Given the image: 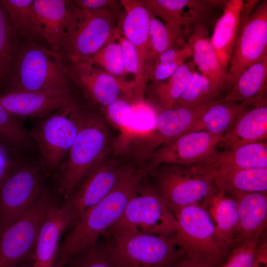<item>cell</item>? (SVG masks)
Instances as JSON below:
<instances>
[{"label":"cell","mask_w":267,"mask_h":267,"mask_svg":"<svg viewBox=\"0 0 267 267\" xmlns=\"http://www.w3.org/2000/svg\"><path fill=\"white\" fill-rule=\"evenodd\" d=\"M148 172L147 168L129 166L115 187L73 226L60 246L56 265L64 267L73 255L106 232L121 217Z\"/></svg>","instance_id":"cell-1"},{"label":"cell","mask_w":267,"mask_h":267,"mask_svg":"<svg viewBox=\"0 0 267 267\" xmlns=\"http://www.w3.org/2000/svg\"><path fill=\"white\" fill-rule=\"evenodd\" d=\"M110 149V135L104 120L82 109L77 134L59 169L58 193L66 198Z\"/></svg>","instance_id":"cell-2"},{"label":"cell","mask_w":267,"mask_h":267,"mask_svg":"<svg viewBox=\"0 0 267 267\" xmlns=\"http://www.w3.org/2000/svg\"><path fill=\"white\" fill-rule=\"evenodd\" d=\"M104 244L116 267H172L186 257L171 236L108 230Z\"/></svg>","instance_id":"cell-3"},{"label":"cell","mask_w":267,"mask_h":267,"mask_svg":"<svg viewBox=\"0 0 267 267\" xmlns=\"http://www.w3.org/2000/svg\"><path fill=\"white\" fill-rule=\"evenodd\" d=\"M150 171L154 174L153 185L174 214L193 205L207 210L219 192L212 172H202L194 165L161 164Z\"/></svg>","instance_id":"cell-4"},{"label":"cell","mask_w":267,"mask_h":267,"mask_svg":"<svg viewBox=\"0 0 267 267\" xmlns=\"http://www.w3.org/2000/svg\"><path fill=\"white\" fill-rule=\"evenodd\" d=\"M174 215L178 226L171 237L186 258L215 267L225 260L229 251L218 237L207 209L193 205L179 209Z\"/></svg>","instance_id":"cell-5"},{"label":"cell","mask_w":267,"mask_h":267,"mask_svg":"<svg viewBox=\"0 0 267 267\" xmlns=\"http://www.w3.org/2000/svg\"><path fill=\"white\" fill-rule=\"evenodd\" d=\"M60 52L35 43L20 48L7 91H69L71 82Z\"/></svg>","instance_id":"cell-6"},{"label":"cell","mask_w":267,"mask_h":267,"mask_svg":"<svg viewBox=\"0 0 267 267\" xmlns=\"http://www.w3.org/2000/svg\"><path fill=\"white\" fill-rule=\"evenodd\" d=\"M82 109L75 101L42 118L29 132L41 172L53 173L64 161L77 134Z\"/></svg>","instance_id":"cell-7"},{"label":"cell","mask_w":267,"mask_h":267,"mask_svg":"<svg viewBox=\"0 0 267 267\" xmlns=\"http://www.w3.org/2000/svg\"><path fill=\"white\" fill-rule=\"evenodd\" d=\"M178 226L174 214L154 185L144 178L121 217L108 230L172 236Z\"/></svg>","instance_id":"cell-8"},{"label":"cell","mask_w":267,"mask_h":267,"mask_svg":"<svg viewBox=\"0 0 267 267\" xmlns=\"http://www.w3.org/2000/svg\"><path fill=\"white\" fill-rule=\"evenodd\" d=\"M266 57L267 1L244 2L241 22L227 68L230 87L244 70Z\"/></svg>","instance_id":"cell-9"},{"label":"cell","mask_w":267,"mask_h":267,"mask_svg":"<svg viewBox=\"0 0 267 267\" xmlns=\"http://www.w3.org/2000/svg\"><path fill=\"white\" fill-rule=\"evenodd\" d=\"M117 8H79L77 23L60 52L70 65L88 61L108 41L117 26Z\"/></svg>","instance_id":"cell-10"},{"label":"cell","mask_w":267,"mask_h":267,"mask_svg":"<svg viewBox=\"0 0 267 267\" xmlns=\"http://www.w3.org/2000/svg\"><path fill=\"white\" fill-rule=\"evenodd\" d=\"M38 166L19 160L0 188V234L25 213L46 187Z\"/></svg>","instance_id":"cell-11"},{"label":"cell","mask_w":267,"mask_h":267,"mask_svg":"<svg viewBox=\"0 0 267 267\" xmlns=\"http://www.w3.org/2000/svg\"><path fill=\"white\" fill-rule=\"evenodd\" d=\"M52 199L46 187L34 204L0 234V267H21L31 259L40 226Z\"/></svg>","instance_id":"cell-12"},{"label":"cell","mask_w":267,"mask_h":267,"mask_svg":"<svg viewBox=\"0 0 267 267\" xmlns=\"http://www.w3.org/2000/svg\"><path fill=\"white\" fill-rule=\"evenodd\" d=\"M129 166L105 158L93 167L61 206L70 226L115 187Z\"/></svg>","instance_id":"cell-13"},{"label":"cell","mask_w":267,"mask_h":267,"mask_svg":"<svg viewBox=\"0 0 267 267\" xmlns=\"http://www.w3.org/2000/svg\"><path fill=\"white\" fill-rule=\"evenodd\" d=\"M222 135L202 131L183 134L159 146L147 157L148 172L161 164L201 163L217 150Z\"/></svg>","instance_id":"cell-14"},{"label":"cell","mask_w":267,"mask_h":267,"mask_svg":"<svg viewBox=\"0 0 267 267\" xmlns=\"http://www.w3.org/2000/svg\"><path fill=\"white\" fill-rule=\"evenodd\" d=\"M34 7L44 41L61 52L76 26L79 8L65 0H34Z\"/></svg>","instance_id":"cell-15"},{"label":"cell","mask_w":267,"mask_h":267,"mask_svg":"<svg viewBox=\"0 0 267 267\" xmlns=\"http://www.w3.org/2000/svg\"><path fill=\"white\" fill-rule=\"evenodd\" d=\"M66 73L74 84L97 106L103 109L133 87L89 62L66 65Z\"/></svg>","instance_id":"cell-16"},{"label":"cell","mask_w":267,"mask_h":267,"mask_svg":"<svg viewBox=\"0 0 267 267\" xmlns=\"http://www.w3.org/2000/svg\"><path fill=\"white\" fill-rule=\"evenodd\" d=\"M0 101L8 113L19 119L43 118L75 100L70 90H9L0 96Z\"/></svg>","instance_id":"cell-17"},{"label":"cell","mask_w":267,"mask_h":267,"mask_svg":"<svg viewBox=\"0 0 267 267\" xmlns=\"http://www.w3.org/2000/svg\"><path fill=\"white\" fill-rule=\"evenodd\" d=\"M214 102L195 106H174L161 109L156 115L152 130L141 138L146 142V157L159 146L183 134Z\"/></svg>","instance_id":"cell-18"},{"label":"cell","mask_w":267,"mask_h":267,"mask_svg":"<svg viewBox=\"0 0 267 267\" xmlns=\"http://www.w3.org/2000/svg\"><path fill=\"white\" fill-rule=\"evenodd\" d=\"M70 226L61 206L52 199L46 208L31 257V267H53L56 265L61 237Z\"/></svg>","instance_id":"cell-19"},{"label":"cell","mask_w":267,"mask_h":267,"mask_svg":"<svg viewBox=\"0 0 267 267\" xmlns=\"http://www.w3.org/2000/svg\"><path fill=\"white\" fill-rule=\"evenodd\" d=\"M140 1L152 14L162 19L168 28L183 36L186 34L192 24L208 13L211 6L207 0Z\"/></svg>","instance_id":"cell-20"},{"label":"cell","mask_w":267,"mask_h":267,"mask_svg":"<svg viewBox=\"0 0 267 267\" xmlns=\"http://www.w3.org/2000/svg\"><path fill=\"white\" fill-rule=\"evenodd\" d=\"M125 14L119 17V27L123 37L136 48L139 59V76L142 88L149 51L150 12L140 0H122Z\"/></svg>","instance_id":"cell-21"},{"label":"cell","mask_w":267,"mask_h":267,"mask_svg":"<svg viewBox=\"0 0 267 267\" xmlns=\"http://www.w3.org/2000/svg\"><path fill=\"white\" fill-rule=\"evenodd\" d=\"M225 194L238 205L239 225L234 243L238 245L262 237L267 227V192L236 191Z\"/></svg>","instance_id":"cell-22"},{"label":"cell","mask_w":267,"mask_h":267,"mask_svg":"<svg viewBox=\"0 0 267 267\" xmlns=\"http://www.w3.org/2000/svg\"><path fill=\"white\" fill-rule=\"evenodd\" d=\"M267 98L247 108L236 119L223 134L218 148L228 150L243 145L267 141Z\"/></svg>","instance_id":"cell-23"},{"label":"cell","mask_w":267,"mask_h":267,"mask_svg":"<svg viewBox=\"0 0 267 267\" xmlns=\"http://www.w3.org/2000/svg\"><path fill=\"white\" fill-rule=\"evenodd\" d=\"M187 42L192 47V60L200 74L221 93L230 87L227 70L219 59L205 27L197 25Z\"/></svg>","instance_id":"cell-24"},{"label":"cell","mask_w":267,"mask_h":267,"mask_svg":"<svg viewBox=\"0 0 267 267\" xmlns=\"http://www.w3.org/2000/svg\"><path fill=\"white\" fill-rule=\"evenodd\" d=\"M194 165L204 172L221 168H267V141L249 143L228 150L217 149L204 162Z\"/></svg>","instance_id":"cell-25"},{"label":"cell","mask_w":267,"mask_h":267,"mask_svg":"<svg viewBox=\"0 0 267 267\" xmlns=\"http://www.w3.org/2000/svg\"><path fill=\"white\" fill-rule=\"evenodd\" d=\"M244 1L228 0L217 20L210 39L223 67L227 70L232 49L240 28Z\"/></svg>","instance_id":"cell-26"},{"label":"cell","mask_w":267,"mask_h":267,"mask_svg":"<svg viewBox=\"0 0 267 267\" xmlns=\"http://www.w3.org/2000/svg\"><path fill=\"white\" fill-rule=\"evenodd\" d=\"M267 57L244 70L222 99L247 106L256 104L267 98Z\"/></svg>","instance_id":"cell-27"},{"label":"cell","mask_w":267,"mask_h":267,"mask_svg":"<svg viewBox=\"0 0 267 267\" xmlns=\"http://www.w3.org/2000/svg\"><path fill=\"white\" fill-rule=\"evenodd\" d=\"M211 171L220 192H267V168H221Z\"/></svg>","instance_id":"cell-28"},{"label":"cell","mask_w":267,"mask_h":267,"mask_svg":"<svg viewBox=\"0 0 267 267\" xmlns=\"http://www.w3.org/2000/svg\"><path fill=\"white\" fill-rule=\"evenodd\" d=\"M248 107L236 102L219 99L183 134L202 131L223 135Z\"/></svg>","instance_id":"cell-29"},{"label":"cell","mask_w":267,"mask_h":267,"mask_svg":"<svg viewBox=\"0 0 267 267\" xmlns=\"http://www.w3.org/2000/svg\"><path fill=\"white\" fill-rule=\"evenodd\" d=\"M209 212L217 234L225 247L229 251L234 244L238 229V205L233 198L219 192L210 207Z\"/></svg>","instance_id":"cell-30"},{"label":"cell","mask_w":267,"mask_h":267,"mask_svg":"<svg viewBox=\"0 0 267 267\" xmlns=\"http://www.w3.org/2000/svg\"><path fill=\"white\" fill-rule=\"evenodd\" d=\"M18 35L0 2V86L7 89L13 77L21 48Z\"/></svg>","instance_id":"cell-31"},{"label":"cell","mask_w":267,"mask_h":267,"mask_svg":"<svg viewBox=\"0 0 267 267\" xmlns=\"http://www.w3.org/2000/svg\"><path fill=\"white\" fill-rule=\"evenodd\" d=\"M17 34L28 42L44 41L34 9V0H0Z\"/></svg>","instance_id":"cell-32"},{"label":"cell","mask_w":267,"mask_h":267,"mask_svg":"<svg viewBox=\"0 0 267 267\" xmlns=\"http://www.w3.org/2000/svg\"><path fill=\"white\" fill-rule=\"evenodd\" d=\"M195 68L193 60L188 59L166 81L154 82L153 98L161 109L176 104L190 83Z\"/></svg>","instance_id":"cell-33"},{"label":"cell","mask_w":267,"mask_h":267,"mask_svg":"<svg viewBox=\"0 0 267 267\" xmlns=\"http://www.w3.org/2000/svg\"><path fill=\"white\" fill-rule=\"evenodd\" d=\"M0 143L15 150L29 149L34 145L22 122L8 113L0 101Z\"/></svg>","instance_id":"cell-34"},{"label":"cell","mask_w":267,"mask_h":267,"mask_svg":"<svg viewBox=\"0 0 267 267\" xmlns=\"http://www.w3.org/2000/svg\"><path fill=\"white\" fill-rule=\"evenodd\" d=\"M220 94L208 80L195 71L190 83L174 106H195L212 103L218 100L217 97Z\"/></svg>","instance_id":"cell-35"},{"label":"cell","mask_w":267,"mask_h":267,"mask_svg":"<svg viewBox=\"0 0 267 267\" xmlns=\"http://www.w3.org/2000/svg\"><path fill=\"white\" fill-rule=\"evenodd\" d=\"M88 62L116 78L125 76L122 50L117 40L116 28L106 44Z\"/></svg>","instance_id":"cell-36"},{"label":"cell","mask_w":267,"mask_h":267,"mask_svg":"<svg viewBox=\"0 0 267 267\" xmlns=\"http://www.w3.org/2000/svg\"><path fill=\"white\" fill-rule=\"evenodd\" d=\"M149 51L148 60L153 61L161 53L176 44L184 36L172 31L164 23L150 13L149 24Z\"/></svg>","instance_id":"cell-37"},{"label":"cell","mask_w":267,"mask_h":267,"mask_svg":"<svg viewBox=\"0 0 267 267\" xmlns=\"http://www.w3.org/2000/svg\"><path fill=\"white\" fill-rule=\"evenodd\" d=\"M66 265L67 267H116L111 261L104 244L97 242L77 252L68 260Z\"/></svg>","instance_id":"cell-38"},{"label":"cell","mask_w":267,"mask_h":267,"mask_svg":"<svg viewBox=\"0 0 267 267\" xmlns=\"http://www.w3.org/2000/svg\"><path fill=\"white\" fill-rule=\"evenodd\" d=\"M262 236L236 246L229 252L225 260L217 267H253Z\"/></svg>","instance_id":"cell-39"},{"label":"cell","mask_w":267,"mask_h":267,"mask_svg":"<svg viewBox=\"0 0 267 267\" xmlns=\"http://www.w3.org/2000/svg\"><path fill=\"white\" fill-rule=\"evenodd\" d=\"M156 115L141 99L133 103V113L129 130L125 135L143 137L153 128Z\"/></svg>","instance_id":"cell-40"},{"label":"cell","mask_w":267,"mask_h":267,"mask_svg":"<svg viewBox=\"0 0 267 267\" xmlns=\"http://www.w3.org/2000/svg\"><path fill=\"white\" fill-rule=\"evenodd\" d=\"M103 110L108 120L125 135L130 127L133 103L120 96Z\"/></svg>","instance_id":"cell-41"},{"label":"cell","mask_w":267,"mask_h":267,"mask_svg":"<svg viewBox=\"0 0 267 267\" xmlns=\"http://www.w3.org/2000/svg\"><path fill=\"white\" fill-rule=\"evenodd\" d=\"M116 35L122 50L124 75L132 74L134 75V86L139 87L140 89V91H141L137 51L134 44L122 36L118 25L116 27Z\"/></svg>","instance_id":"cell-42"},{"label":"cell","mask_w":267,"mask_h":267,"mask_svg":"<svg viewBox=\"0 0 267 267\" xmlns=\"http://www.w3.org/2000/svg\"><path fill=\"white\" fill-rule=\"evenodd\" d=\"M192 47L187 42L179 47L174 46L165 50L157 56L155 60L154 64L162 62H173L176 61H183L185 62L190 57H192Z\"/></svg>","instance_id":"cell-43"},{"label":"cell","mask_w":267,"mask_h":267,"mask_svg":"<svg viewBox=\"0 0 267 267\" xmlns=\"http://www.w3.org/2000/svg\"><path fill=\"white\" fill-rule=\"evenodd\" d=\"M185 62L176 61L155 63L149 75V78L154 82L167 80Z\"/></svg>","instance_id":"cell-44"},{"label":"cell","mask_w":267,"mask_h":267,"mask_svg":"<svg viewBox=\"0 0 267 267\" xmlns=\"http://www.w3.org/2000/svg\"><path fill=\"white\" fill-rule=\"evenodd\" d=\"M14 150L0 143V188L13 166L19 160L13 156Z\"/></svg>","instance_id":"cell-45"},{"label":"cell","mask_w":267,"mask_h":267,"mask_svg":"<svg viewBox=\"0 0 267 267\" xmlns=\"http://www.w3.org/2000/svg\"><path fill=\"white\" fill-rule=\"evenodd\" d=\"M75 6L86 10H100L117 8L119 2L115 0H75Z\"/></svg>","instance_id":"cell-46"},{"label":"cell","mask_w":267,"mask_h":267,"mask_svg":"<svg viewBox=\"0 0 267 267\" xmlns=\"http://www.w3.org/2000/svg\"><path fill=\"white\" fill-rule=\"evenodd\" d=\"M253 267H267V245L265 238L261 240L257 257Z\"/></svg>","instance_id":"cell-47"},{"label":"cell","mask_w":267,"mask_h":267,"mask_svg":"<svg viewBox=\"0 0 267 267\" xmlns=\"http://www.w3.org/2000/svg\"><path fill=\"white\" fill-rule=\"evenodd\" d=\"M172 267H215L214 266L193 262L185 257L176 263Z\"/></svg>","instance_id":"cell-48"},{"label":"cell","mask_w":267,"mask_h":267,"mask_svg":"<svg viewBox=\"0 0 267 267\" xmlns=\"http://www.w3.org/2000/svg\"><path fill=\"white\" fill-rule=\"evenodd\" d=\"M21 267H31V265L29 266H25V265H24L23 266ZM53 267H59L57 265H55V266H54Z\"/></svg>","instance_id":"cell-49"}]
</instances>
